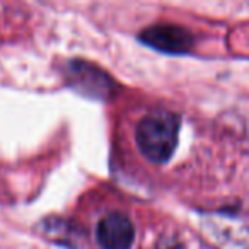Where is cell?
<instances>
[{"mask_svg": "<svg viewBox=\"0 0 249 249\" xmlns=\"http://www.w3.org/2000/svg\"><path fill=\"white\" fill-rule=\"evenodd\" d=\"M142 41L166 53H186L193 46V36L186 29L173 24H160L142 33Z\"/></svg>", "mask_w": 249, "mask_h": 249, "instance_id": "cell-3", "label": "cell"}, {"mask_svg": "<svg viewBox=\"0 0 249 249\" xmlns=\"http://www.w3.org/2000/svg\"><path fill=\"white\" fill-rule=\"evenodd\" d=\"M137 229L123 210L106 212L96 224V242L101 249H132Z\"/></svg>", "mask_w": 249, "mask_h": 249, "instance_id": "cell-2", "label": "cell"}, {"mask_svg": "<svg viewBox=\"0 0 249 249\" xmlns=\"http://www.w3.org/2000/svg\"><path fill=\"white\" fill-rule=\"evenodd\" d=\"M157 249H181L179 246H174V244H167V246H162V248H157Z\"/></svg>", "mask_w": 249, "mask_h": 249, "instance_id": "cell-4", "label": "cell"}, {"mask_svg": "<svg viewBox=\"0 0 249 249\" xmlns=\"http://www.w3.org/2000/svg\"><path fill=\"white\" fill-rule=\"evenodd\" d=\"M181 118L169 109H152L142 114L135 126V145L145 160L166 164L179 143Z\"/></svg>", "mask_w": 249, "mask_h": 249, "instance_id": "cell-1", "label": "cell"}]
</instances>
